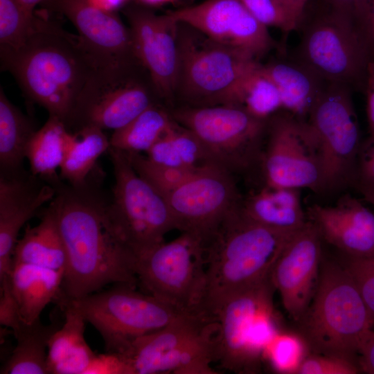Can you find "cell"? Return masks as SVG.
<instances>
[{"label":"cell","mask_w":374,"mask_h":374,"mask_svg":"<svg viewBox=\"0 0 374 374\" xmlns=\"http://www.w3.org/2000/svg\"><path fill=\"white\" fill-rule=\"evenodd\" d=\"M342 265L349 271L357 287L374 330V258L344 256Z\"/></svg>","instance_id":"39"},{"label":"cell","mask_w":374,"mask_h":374,"mask_svg":"<svg viewBox=\"0 0 374 374\" xmlns=\"http://www.w3.org/2000/svg\"><path fill=\"white\" fill-rule=\"evenodd\" d=\"M173 116L198 138L215 163L231 173L261 165L267 120L231 104L188 107Z\"/></svg>","instance_id":"12"},{"label":"cell","mask_w":374,"mask_h":374,"mask_svg":"<svg viewBox=\"0 0 374 374\" xmlns=\"http://www.w3.org/2000/svg\"><path fill=\"white\" fill-rule=\"evenodd\" d=\"M0 323L13 332L25 323L19 314L17 303L10 289L8 278L0 282Z\"/></svg>","instance_id":"43"},{"label":"cell","mask_w":374,"mask_h":374,"mask_svg":"<svg viewBox=\"0 0 374 374\" xmlns=\"http://www.w3.org/2000/svg\"><path fill=\"white\" fill-rule=\"evenodd\" d=\"M34 18L35 14L28 15L17 0H0V48L19 46L28 35Z\"/></svg>","instance_id":"37"},{"label":"cell","mask_w":374,"mask_h":374,"mask_svg":"<svg viewBox=\"0 0 374 374\" xmlns=\"http://www.w3.org/2000/svg\"><path fill=\"white\" fill-rule=\"evenodd\" d=\"M307 345L299 335L280 332L267 346L263 358L267 359L274 371L280 373L295 374L306 354Z\"/></svg>","instance_id":"36"},{"label":"cell","mask_w":374,"mask_h":374,"mask_svg":"<svg viewBox=\"0 0 374 374\" xmlns=\"http://www.w3.org/2000/svg\"><path fill=\"white\" fill-rule=\"evenodd\" d=\"M263 26L285 34L298 29L301 18L282 0H240Z\"/></svg>","instance_id":"38"},{"label":"cell","mask_w":374,"mask_h":374,"mask_svg":"<svg viewBox=\"0 0 374 374\" xmlns=\"http://www.w3.org/2000/svg\"><path fill=\"white\" fill-rule=\"evenodd\" d=\"M73 136L63 122L49 116L35 132L27 148L26 158L31 173L51 184L59 181L56 170L60 168Z\"/></svg>","instance_id":"28"},{"label":"cell","mask_w":374,"mask_h":374,"mask_svg":"<svg viewBox=\"0 0 374 374\" xmlns=\"http://www.w3.org/2000/svg\"><path fill=\"white\" fill-rule=\"evenodd\" d=\"M1 68L24 93L69 127L78 100L98 65L78 35L63 29L42 10L18 46L0 48Z\"/></svg>","instance_id":"2"},{"label":"cell","mask_w":374,"mask_h":374,"mask_svg":"<svg viewBox=\"0 0 374 374\" xmlns=\"http://www.w3.org/2000/svg\"><path fill=\"white\" fill-rule=\"evenodd\" d=\"M311 353L359 365V352L373 324L357 287L342 264L322 259L314 296L299 322Z\"/></svg>","instance_id":"4"},{"label":"cell","mask_w":374,"mask_h":374,"mask_svg":"<svg viewBox=\"0 0 374 374\" xmlns=\"http://www.w3.org/2000/svg\"><path fill=\"white\" fill-rule=\"evenodd\" d=\"M64 272L32 264L12 263L8 283L25 323L31 324L39 319L44 308L57 299Z\"/></svg>","instance_id":"23"},{"label":"cell","mask_w":374,"mask_h":374,"mask_svg":"<svg viewBox=\"0 0 374 374\" xmlns=\"http://www.w3.org/2000/svg\"><path fill=\"white\" fill-rule=\"evenodd\" d=\"M128 374L125 363L117 353L96 355L84 374Z\"/></svg>","instance_id":"44"},{"label":"cell","mask_w":374,"mask_h":374,"mask_svg":"<svg viewBox=\"0 0 374 374\" xmlns=\"http://www.w3.org/2000/svg\"><path fill=\"white\" fill-rule=\"evenodd\" d=\"M358 362L361 372L374 374V330L360 348Z\"/></svg>","instance_id":"46"},{"label":"cell","mask_w":374,"mask_h":374,"mask_svg":"<svg viewBox=\"0 0 374 374\" xmlns=\"http://www.w3.org/2000/svg\"><path fill=\"white\" fill-rule=\"evenodd\" d=\"M146 6H159L167 3H174L176 0H137Z\"/></svg>","instance_id":"52"},{"label":"cell","mask_w":374,"mask_h":374,"mask_svg":"<svg viewBox=\"0 0 374 374\" xmlns=\"http://www.w3.org/2000/svg\"><path fill=\"white\" fill-rule=\"evenodd\" d=\"M62 308L64 323L52 335L48 344V374H84L96 356L84 337L87 321L70 305Z\"/></svg>","instance_id":"26"},{"label":"cell","mask_w":374,"mask_h":374,"mask_svg":"<svg viewBox=\"0 0 374 374\" xmlns=\"http://www.w3.org/2000/svg\"><path fill=\"white\" fill-rule=\"evenodd\" d=\"M351 21L364 36L369 16L370 0H319Z\"/></svg>","instance_id":"41"},{"label":"cell","mask_w":374,"mask_h":374,"mask_svg":"<svg viewBox=\"0 0 374 374\" xmlns=\"http://www.w3.org/2000/svg\"><path fill=\"white\" fill-rule=\"evenodd\" d=\"M189 28L181 31L179 24L178 84L193 107L228 104L235 86L258 61Z\"/></svg>","instance_id":"13"},{"label":"cell","mask_w":374,"mask_h":374,"mask_svg":"<svg viewBox=\"0 0 374 374\" xmlns=\"http://www.w3.org/2000/svg\"><path fill=\"white\" fill-rule=\"evenodd\" d=\"M364 199L374 206V187L359 190Z\"/></svg>","instance_id":"51"},{"label":"cell","mask_w":374,"mask_h":374,"mask_svg":"<svg viewBox=\"0 0 374 374\" xmlns=\"http://www.w3.org/2000/svg\"><path fill=\"white\" fill-rule=\"evenodd\" d=\"M232 175L210 164L166 195L177 229L197 235L205 244L224 219L242 204Z\"/></svg>","instance_id":"16"},{"label":"cell","mask_w":374,"mask_h":374,"mask_svg":"<svg viewBox=\"0 0 374 374\" xmlns=\"http://www.w3.org/2000/svg\"><path fill=\"white\" fill-rule=\"evenodd\" d=\"M175 120L156 103L123 127L114 131L110 148L126 153H146L172 127Z\"/></svg>","instance_id":"32"},{"label":"cell","mask_w":374,"mask_h":374,"mask_svg":"<svg viewBox=\"0 0 374 374\" xmlns=\"http://www.w3.org/2000/svg\"><path fill=\"white\" fill-rule=\"evenodd\" d=\"M138 285L145 293L180 311L201 313L206 286L205 247L188 232L135 258Z\"/></svg>","instance_id":"11"},{"label":"cell","mask_w":374,"mask_h":374,"mask_svg":"<svg viewBox=\"0 0 374 374\" xmlns=\"http://www.w3.org/2000/svg\"><path fill=\"white\" fill-rule=\"evenodd\" d=\"M305 122L318 148L322 193L355 185L362 144L350 87L328 82Z\"/></svg>","instance_id":"10"},{"label":"cell","mask_w":374,"mask_h":374,"mask_svg":"<svg viewBox=\"0 0 374 374\" xmlns=\"http://www.w3.org/2000/svg\"><path fill=\"white\" fill-rule=\"evenodd\" d=\"M299 28V61L327 82H365L371 57L363 33L351 21L321 1L310 0Z\"/></svg>","instance_id":"7"},{"label":"cell","mask_w":374,"mask_h":374,"mask_svg":"<svg viewBox=\"0 0 374 374\" xmlns=\"http://www.w3.org/2000/svg\"><path fill=\"white\" fill-rule=\"evenodd\" d=\"M364 37L371 58H374V0H370L369 16Z\"/></svg>","instance_id":"47"},{"label":"cell","mask_w":374,"mask_h":374,"mask_svg":"<svg viewBox=\"0 0 374 374\" xmlns=\"http://www.w3.org/2000/svg\"><path fill=\"white\" fill-rule=\"evenodd\" d=\"M12 262L32 264L64 271L65 249L55 216L49 206L40 222L35 226H28L23 237L17 241Z\"/></svg>","instance_id":"27"},{"label":"cell","mask_w":374,"mask_h":374,"mask_svg":"<svg viewBox=\"0 0 374 374\" xmlns=\"http://www.w3.org/2000/svg\"><path fill=\"white\" fill-rule=\"evenodd\" d=\"M262 66L278 90L283 109L305 121L328 82L298 60Z\"/></svg>","instance_id":"25"},{"label":"cell","mask_w":374,"mask_h":374,"mask_svg":"<svg viewBox=\"0 0 374 374\" xmlns=\"http://www.w3.org/2000/svg\"><path fill=\"white\" fill-rule=\"evenodd\" d=\"M39 6L48 12L67 18L87 50L101 65L138 61L130 28L116 12L102 10L88 0H44Z\"/></svg>","instance_id":"20"},{"label":"cell","mask_w":374,"mask_h":374,"mask_svg":"<svg viewBox=\"0 0 374 374\" xmlns=\"http://www.w3.org/2000/svg\"><path fill=\"white\" fill-rule=\"evenodd\" d=\"M168 13L178 23L256 60L274 44L267 28L256 19L240 0H206Z\"/></svg>","instance_id":"17"},{"label":"cell","mask_w":374,"mask_h":374,"mask_svg":"<svg viewBox=\"0 0 374 374\" xmlns=\"http://www.w3.org/2000/svg\"><path fill=\"white\" fill-rule=\"evenodd\" d=\"M366 113L370 136H374V58L368 62L365 80Z\"/></svg>","instance_id":"45"},{"label":"cell","mask_w":374,"mask_h":374,"mask_svg":"<svg viewBox=\"0 0 374 374\" xmlns=\"http://www.w3.org/2000/svg\"><path fill=\"white\" fill-rule=\"evenodd\" d=\"M109 148L103 130L94 126L78 129L60 168L61 177L73 186L84 184L98 159Z\"/></svg>","instance_id":"33"},{"label":"cell","mask_w":374,"mask_h":374,"mask_svg":"<svg viewBox=\"0 0 374 374\" xmlns=\"http://www.w3.org/2000/svg\"><path fill=\"white\" fill-rule=\"evenodd\" d=\"M53 186L56 193L48 206L66 252L60 305L109 284L136 287L135 257L118 236L109 216L110 199L96 182L88 178L78 186L60 181Z\"/></svg>","instance_id":"1"},{"label":"cell","mask_w":374,"mask_h":374,"mask_svg":"<svg viewBox=\"0 0 374 374\" xmlns=\"http://www.w3.org/2000/svg\"><path fill=\"white\" fill-rule=\"evenodd\" d=\"M124 13L135 57L148 72L155 91L169 98L179 80V23L168 13L157 15L141 6H129Z\"/></svg>","instance_id":"18"},{"label":"cell","mask_w":374,"mask_h":374,"mask_svg":"<svg viewBox=\"0 0 374 374\" xmlns=\"http://www.w3.org/2000/svg\"><path fill=\"white\" fill-rule=\"evenodd\" d=\"M300 189L265 186L242 201L241 215L253 222L277 230L296 232L308 222Z\"/></svg>","instance_id":"24"},{"label":"cell","mask_w":374,"mask_h":374,"mask_svg":"<svg viewBox=\"0 0 374 374\" xmlns=\"http://www.w3.org/2000/svg\"><path fill=\"white\" fill-rule=\"evenodd\" d=\"M58 328L53 324L44 325L40 319L31 324L24 323L13 332L17 345L1 366L0 373L48 374V344Z\"/></svg>","instance_id":"29"},{"label":"cell","mask_w":374,"mask_h":374,"mask_svg":"<svg viewBox=\"0 0 374 374\" xmlns=\"http://www.w3.org/2000/svg\"><path fill=\"white\" fill-rule=\"evenodd\" d=\"M355 186L359 190L374 187V136L361 145Z\"/></svg>","instance_id":"42"},{"label":"cell","mask_w":374,"mask_h":374,"mask_svg":"<svg viewBox=\"0 0 374 374\" xmlns=\"http://www.w3.org/2000/svg\"><path fill=\"white\" fill-rule=\"evenodd\" d=\"M125 153L136 172L163 197L182 185L204 167L168 166L154 163L141 153Z\"/></svg>","instance_id":"35"},{"label":"cell","mask_w":374,"mask_h":374,"mask_svg":"<svg viewBox=\"0 0 374 374\" xmlns=\"http://www.w3.org/2000/svg\"><path fill=\"white\" fill-rule=\"evenodd\" d=\"M267 132L260 165L265 186L322 193L318 148L305 121L290 113L275 116Z\"/></svg>","instance_id":"15"},{"label":"cell","mask_w":374,"mask_h":374,"mask_svg":"<svg viewBox=\"0 0 374 374\" xmlns=\"http://www.w3.org/2000/svg\"><path fill=\"white\" fill-rule=\"evenodd\" d=\"M65 304L98 331L106 352L118 354L136 339L165 327L185 312L124 284L113 285Z\"/></svg>","instance_id":"9"},{"label":"cell","mask_w":374,"mask_h":374,"mask_svg":"<svg viewBox=\"0 0 374 374\" xmlns=\"http://www.w3.org/2000/svg\"><path fill=\"white\" fill-rule=\"evenodd\" d=\"M93 6L108 12H116L118 10L124 7L130 0H88Z\"/></svg>","instance_id":"48"},{"label":"cell","mask_w":374,"mask_h":374,"mask_svg":"<svg viewBox=\"0 0 374 374\" xmlns=\"http://www.w3.org/2000/svg\"><path fill=\"white\" fill-rule=\"evenodd\" d=\"M21 171L0 177V282L10 273L18 233L25 223L56 193L50 183Z\"/></svg>","instance_id":"21"},{"label":"cell","mask_w":374,"mask_h":374,"mask_svg":"<svg viewBox=\"0 0 374 374\" xmlns=\"http://www.w3.org/2000/svg\"><path fill=\"white\" fill-rule=\"evenodd\" d=\"M115 184L109 203L114 228L125 246L137 257L164 242L177 229L166 198L132 166L127 154L109 148Z\"/></svg>","instance_id":"8"},{"label":"cell","mask_w":374,"mask_h":374,"mask_svg":"<svg viewBox=\"0 0 374 374\" xmlns=\"http://www.w3.org/2000/svg\"><path fill=\"white\" fill-rule=\"evenodd\" d=\"M322 240L344 256L374 258V213L350 195L332 206L314 204L306 210Z\"/></svg>","instance_id":"22"},{"label":"cell","mask_w":374,"mask_h":374,"mask_svg":"<svg viewBox=\"0 0 374 374\" xmlns=\"http://www.w3.org/2000/svg\"><path fill=\"white\" fill-rule=\"evenodd\" d=\"M296 232L250 221L241 215L240 206L231 211L204 244L206 286L201 313L215 318L229 298L269 278Z\"/></svg>","instance_id":"3"},{"label":"cell","mask_w":374,"mask_h":374,"mask_svg":"<svg viewBox=\"0 0 374 374\" xmlns=\"http://www.w3.org/2000/svg\"><path fill=\"white\" fill-rule=\"evenodd\" d=\"M229 104L244 107L256 118L268 120L283 109L278 90L258 63L240 80L233 89Z\"/></svg>","instance_id":"34"},{"label":"cell","mask_w":374,"mask_h":374,"mask_svg":"<svg viewBox=\"0 0 374 374\" xmlns=\"http://www.w3.org/2000/svg\"><path fill=\"white\" fill-rule=\"evenodd\" d=\"M217 330L216 318L184 312L136 339L118 355L128 374H217L212 365Z\"/></svg>","instance_id":"5"},{"label":"cell","mask_w":374,"mask_h":374,"mask_svg":"<svg viewBox=\"0 0 374 374\" xmlns=\"http://www.w3.org/2000/svg\"><path fill=\"white\" fill-rule=\"evenodd\" d=\"M37 130L26 116L0 89V165L1 174L20 171L27 148Z\"/></svg>","instance_id":"30"},{"label":"cell","mask_w":374,"mask_h":374,"mask_svg":"<svg viewBox=\"0 0 374 374\" xmlns=\"http://www.w3.org/2000/svg\"><path fill=\"white\" fill-rule=\"evenodd\" d=\"M290 6L301 18L310 0H282Z\"/></svg>","instance_id":"49"},{"label":"cell","mask_w":374,"mask_h":374,"mask_svg":"<svg viewBox=\"0 0 374 374\" xmlns=\"http://www.w3.org/2000/svg\"><path fill=\"white\" fill-rule=\"evenodd\" d=\"M141 65L138 61L98 65L78 100L71 126L115 131L154 104L150 87L138 75Z\"/></svg>","instance_id":"14"},{"label":"cell","mask_w":374,"mask_h":374,"mask_svg":"<svg viewBox=\"0 0 374 374\" xmlns=\"http://www.w3.org/2000/svg\"><path fill=\"white\" fill-rule=\"evenodd\" d=\"M271 276L229 298L215 315V362L236 373L259 371L268 344L281 330Z\"/></svg>","instance_id":"6"},{"label":"cell","mask_w":374,"mask_h":374,"mask_svg":"<svg viewBox=\"0 0 374 374\" xmlns=\"http://www.w3.org/2000/svg\"><path fill=\"white\" fill-rule=\"evenodd\" d=\"M362 373L355 362L331 355L310 353L301 362L295 374H357Z\"/></svg>","instance_id":"40"},{"label":"cell","mask_w":374,"mask_h":374,"mask_svg":"<svg viewBox=\"0 0 374 374\" xmlns=\"http://www.w3.org/2000/svg\"><path fill=\"white\" fill-rule=\"evenodd\" d=\"M23 10L29 15L35 14V8L44 0H17Z\"/></svg>","instance_id":"50"},{"label":"cell","mask_w":374,"mask_h":374,"mask_svg":"<svg viewBox=\"0 0 374 374\" xmlns=\"http://www.w3.org/2000/svg\"><path fill=\"white\" fill-rule=\"evenodd\" d=\"M322 241L316 226L308 220L289 240L271 273L285 311L296 323L315 293L323 259Z\"/></svg>","instance_id":"19"},{"label":"cell","mask_w":374,"mask_h":374,"mask_svg":"<svg viewBox=\"0 0 374 374\" xmlns=\"http://www.w3.org/2000/svg\"><path fill=\"white\" fill-rule=\"evenodd\" d=\"M146 157L154 163L178 168L216 164L198 138L176 121L146 152Z\"/></svg>","instance_id":"31"}]
</instances>
